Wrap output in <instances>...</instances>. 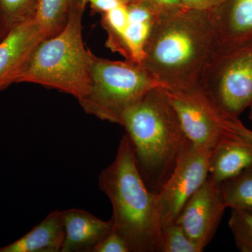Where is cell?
I'll return each mask as SVG.
<instances>
[{
    "label": "cell",
    "instance_id": "cell-1",
    "mask_svg": "<svg viewBox=\"0 0 252 252\" xmlns=\"http://www.w3.org/2000/svg\"><path fill=\"white\" fill-rule=\"evenodd\" d=\"M219 49L210 12L185 9L158 19L140 64L167 90L193 89Z\"/></svg>",
    "mask_w": 252,
    "mask_h": 252
},
{
    "label": "cell",
    "instance_id": "cell-2",
    "mask_svg": "<svg viewBox=\"0 0 252 252\" xmlns=\"http://www.w3.org/2000/svg\"><path fill=\"white\" fill-rule=\"evenodd\" d=\"M99 189L112 207V229L131 252H160L162 225L157 192L144 180L127 135L119 142L115 158L99 176Z\"/></svg>",
    "mask_w": 252,
    "mask_h": 252
},
{
    "label": "cell",
    "instance_id": "cell-3",
    "mask_svg": "<svg viewBox=\"0 0 252 252\" xmlns=\"http://www.w3.org/2000/svg\"><path fill=\"white\" fill-rule=\"evenodd\" d=\"M121 126L125 128L144 180L157 187L158 191L179 158L192 147L166 89L157 86L144 94L126 111Z\"/></svg>",
    "mask_w": 252,
    "mask_h": 252
},
{
    "label": "cell",
    "instance_id": "cell-4",
    "mask_svg": "<svg viewBox=\"0 0 252 252\" xmlns=\"http://www.w3.org/2000/svg\"><path fill=\"white\" fill-rule=\"evenodd\" d=\"M86 1H74L64 27L38 45L17 83L52 88L78 100L89 94L94 56L83 40L82 17Z\"/></svg>",
    "mask_w": 252,
    "mask_h": 252
},
{
    "label": "cell",
    "instance_id": "cell-5",
    "mask_svg": "<svg viewBox=\"0 0 252 252\" xmlns=\"http://www.w3.org/2000/svg\"><path fill=\"white\" fill-rule=\"evenodd\" d=\"M157 86H161L139 63L94 56L90 93L79 102L87 114L121 125L126 111Z\"/></svg>",
    "mask_w": 252,
    "mask_h": 252
},
{
    "label": "cell",
    "instance_id": "cell-6",
    "mask_svg": "<svg viewBox=\"0 0 252 252\" xmlns=\"http://www.w3.org/2000/svg\"><path fill=\"white\" fill-rule=\"evenodd\" d=\"M198 86L230 119L252 105V41L220 48L212 56Z\"/></svg>",
    "mask_w": 252,
    "mask_h": 252
},
{
    "label": "cell",
    "instance_id": "cell-7",
    "mask_svg": "<svg viewBox=\"0 0 252 252\" xmlns=\"http://www.w3.org/2000/svg\"><path fill=\"white\" fill-rule=\"evenodd\" d=\"M166 91L194 148L212 149L222 139L234 133L232 123L235 119L225 117L198 86L186 90Z\"/></svg>",
    "mask_w": 252,
    "mask_h": 252
},
{
    "label": "cell",
    "instance_id": "cell-8",
    "mask_svg": "<svg viewBox=\"0 0 252 252\" xmlns=\"http://www.w3.org/2000/svg\"><path fill=\"white\" fill-rule=\"evenodd\" d=\"M211 149L190 147L157 192L162 228L175 223L189 199L208 178Z\"/></svg>",
    "mask_w": 252,
    "mask_h": 252
},
{
    "label": "cell",
    "instance_id": "cell-9",
    "mask_svg": "<svg viewBox=\"0 0 252 252\" xmlns=\"http://www.w3.org/2000/svg\"><path fill=\"white\" fill-rule=\"evenodd\" d=\"M226 208L220 185L207 178L186 203L176 223L204 250L215 236Z\"/></svg>",
    "mask_w": 252,
    "mask_h": 252
},
{
    "label": "cell",
    "instance_id": "cell-10",
    "mask_svg": "<svg viewBox=\"0 0 252 252\" xmlns=\"http://www.w3.org/2000/svg\"><path fill=\"white\" fill-rule=\"evenodd\" d=\"M46 39L33 15L10 29L0 41V91L17 83L36 47Z\"/></svg>",
    "mask_w": 252,
    "mask_h": 252
},
{
    "label": "cell",
    "instance_id": "cell-11",
    "mask_svg": "<svg viewBox=\"0 0 252 252\" xmlns=\"http://www.w3.org/2000/svg\"><path fill=\"white\" fill-rule=\"evenodd\" d=\"M210 14L220 48L252 41V0H223Z\"/></svg>",
    "mask_w": 252,
    "mask_h": 252
},
{
    "label": "cell",
    "instance_id": "cell-12",
    "mask_svg": "<svg viewBox=\"0 0 252 252\" xmlns=\"http://www.w3.org/2000/svg\"><path fill=\"white\" fill-rule=\"evenodd\" d=\"M252 165V141L236 132L222 139L212 149L208 178L220 185Z\"/></svg>",
    "mask_w": 252,
    "mask_h": 252
},
{
    "label": "cell",
    "instance_id": "cell-13",
    "mask_svg": "<svg viewBox=\"0 0 252 252\" xmlns=\"http://www.w3.org/2000/svg\"><path fill=\"white\" fill-rule=\"evenodd\" d=\"M65 237L61 252H92L112 230V220L97 218L80 209L63 210Z\"/></svg>",
    "mask_w": 252,
    "mask_h": 252
},
{
    "label": "cell",
    "instance_id": "cell-14",
    "mask_svg": "<svg viewBox=\"0 0 252 252\" xmlns=\"http://www.w3.org/2000/svg\"><path fill=\"white\" fill-rule=\"evenodd\" d=\"M65 237L63 212H51L41 223L0 252H61Z\"/></svg>",
    "mask_w": 252,
    "mask_h": 252
},
{
    "label": "cell",
    "instance_id": "cell-15",
    "mask_svg": "<svg viewBox=\"0 0 252 252\" xmlns=\"http://www.w3.org/2000/svg\"><path fill=\"white\" fill-rule=\"evenodd\" d=\"M127 25L124 35L127 59L141 64L144 49L158 19L157 15L147 5L133 1L126 4Z\"/></svg>",
    "mask_w": 252,
    "mask_h": 252
},
{
    "label": "cell",
    "instance_id": "cell-16",
    "mask_svg": "<svg viewBox=\"0 0 252 252\" xmlns=\"http://www.w3.org/2000/svg\"><path fill=\"white\" fill-rule=\"evenodd\" d=\"M75 0H38L33 17L46 39L59 33L67 22Z\"/></svg>",
    "mask_w": 252,
    "mask_h": 252
},
{
    "label": "cell",
    "instance_id": "cell-17",
    "mask_svg": "<svg viewBox=\"0 0 252 252\" xmlns=\"http://www.w3.org/2000/svg\"><path fill=\"white\" fill-rule=\"evenodd\" d=\"M220 187L227 208L252 213V165Z\"/></svg>",
    "mask_w": 252,
    "mask_h": 252
},
{
    "label": "cell",
    "instance_id": "cell-18",
    "mask_svg": "<svg viewBox=\"0 0 252 252\" xmlns=\"http://www.w3.org/2000/svg\"><path fill=\"white\" fill-rule=\"evenodd\" d=\"M102 26L108 34L107 45L114 52H118L127 59L124 35L127 25L126 4L121 3L114 9L103 13Z\"/></svg>",
    "mask_w": 252,
    "mask_h": 252
},
{
    "label": "cell",
    "instance_id": "cell-19",
    "mask_svg": "<svg viewBox=\"0 0 252 252\" xmlns=\"http://www.w3.org/2000/svg\"><path fill=\"white\" fill-rule=\"evenodd\" d=\"M228 225L239 251L252 252V213L232 210Z\"/></svg>",
    "mask_w": 252,
    "mask_h": 252
},
{
    "label": "cell",
    "instance_id": "cell-20",
    "mask_svg": "<svg viewBox=\"0 0 252 252\" xmlns=\"http://www.w3.org/2000/svg\"><path fill=\"white\" fill-rule=\"evenodd\" d=\"M197 244L192 241L177 223L162 228L160 252H202Z\"/></svg>",
    "mask_w": 252,
    "mask_h": 252
},
{
    "label": "cell",
    "instance_id": "cell-21",
    "mask_svg": "<svg viewBox=\"0 0 252 252\" xmlns=\"http://www.w3.org/2000/svg\"><path fill=\"white\" fill-rule=\"evenodd\" d=\"M34 0H0V16L10 28L34 14Z\"/></svg>",
    "mask_w": 252,
    "mask_h": 252
},
{
    "label": "cell",
    "instance_id": "cell-22",
    "mask_svg": "<svg viewBox=\"0 0 252 252\" xmlns=\"http://www.w3.org/2000/svg\"><path fill=\"white\" fill-rule=\"evenodd\" d=\"M147 5L157 17L161 18L172 16L185 9L182 0H134Z\"/></svg>",
    "mask_w": 252,
    "mask_h": 252
},
{
    "label": "cell",
    "instance_id": "cell-23",
    "mask_svg": "<svg viewBox=\"0 0 252 252\" xmlns=\"http://www.w3.org/2000/svg\"><path fill=\"white\" fill-rule=\"evenodd\" d=\"M92 252H131L125 240L112 230L94 249Z\"/></svg>",
    "mask_w": 252,
    "mask_h": 252
},
{
    "label": "cell",
    "instance_id": "cell-24",
    "mask_svg": "<svg viewBox=\"0 0 252 252\" xmlns=\"http://www.w3.org/2000/svg\"><path fill=\"white\" fill-rule=\"evenodd\" d=\"M223 0H182L185 9L208 11L217 8Z\"/></svg>",
    "mask_w": 252,
    "mask_h": 252
},
{
    "label": "cell",
    "instance_id": "cell-25",
    "mask_svg": "<svg viewBox=\"0 0 252 252\" xmlns=\"http://www.w3.org/2000/svg\"><path fill=\"white\" fill-rule=\"evenodd\" d=\"M93 8L99 12L105 13L122 3L120 0H87Z\"/></svg>",
    "mask_w": 252,
    "mask_h": 252
},
{
    "label": "cell",
    "instance_id": "cell-26",
    "mask_svg": "<svg viewBox=\"0 0 252 252\" xmlns=\"http://www.w3.org/2000/svg\"><path fill=\"white\" fill-rule=\"evenodd\" d=\"M232 129L238 135L252 141V130L244 125L240 119H235L232 123Z\"/></svg>",
    "mask_w": 252,
    "mask_h": 252
},
{
    "label": "cell",
    "instance_id": "cell-27",
    "mask_svg": "<svg viewBox=\"0 0 252 252\" xmlns=\"http://www.w3.org/2000/svg\"><path fill=\"white\" fill-rule=\"evenodd\" d=\"M11 28L6 24L4 20L0 16V41L6 36V34L9 32Z\"/></svg>",
    "mask_w": 252,
    "mask_h": 252
},
{
    "label": "cell",
    "instance_id": "cell-28",
    "mask_svg": "<svg viewBox=\"0 0 252 252\" xmlns=\"http://www.w3.org/2000/svg\"><path fill=\"white\" fill-rule=\"evenodd\" d=\"M120 1H122V3H124V4H127L133 1L134 0H120Z\"/></svg>",
    "mask_w": 252,
    "mask_h": 252
},
{
    "label": "cell",
    "instance_id": "cell-29",
    "mask_svg": "<svg viewBox=\"0 0 252 252\" xmlns=\"http://www.w3.org/2000/svg\"><path fill=\"white\" fill-rule=\"evenodd\" d=\"M250 115H249V118H250V120L252 122V105L250 107Z\"/></svg>",
    "mask_w": 252,
    "mask_h": 252
}]
</instances>
